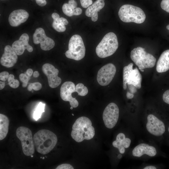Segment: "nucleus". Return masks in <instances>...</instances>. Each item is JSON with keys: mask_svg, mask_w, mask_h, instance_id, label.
Here are the masks:
<instances>
[{"mask_svg": "<svg viewBox=\"0 0 169 169\" xmlns=\"http://www.w3.org/2000/svg\"><path fill=\"white\" fill-rule=\"evenodd\" d=\"M92 125L91 121L88 118L82 116L78 118L72 126V138L78 142L91 139L95 135V129Z\"/></svg>", "mask_w": 169, "mask_h": 169, "instance_id": "obj_1", "label": "nucleus"}, {"mask_svg": "<svg viewBox=\"0 0 169 169\" xmlns=\"http://www.w3.org/2000/svg\"><path fill=\"white\" fill-rule=\"evenodd\" d=\"M34 146L38 152L46 154L55 147L57 142L56 135L47 130L43 129L37 132L33 136Z\"/></svg>", "mask_w": 169, "mask_h": 169, "instance_id": "obj_2", "label": "nucleus"}, {"mask_svg": "<svg viewBox=\"0 0 169 169\" xmlns=\"http://www.w3.org/2000/svg\"><path fill=\"white\" fill-rule=\"evenodd\" d=\"M118 43L116 34L109 32L103 37L96 48L97 55L100 58H105L113 54L117 49Z\"/></svg>", "mask_w": 169, "mask_h": 169, "instance_id": "obj_3", "label": "nucleus"}, {"mask_svg": "<svg viewBox=\"0 0 169 169\" xmlns=\"http://www.w3.org/2000/svg\"><path fill=\"white\" fill-rule=\"evenodd\" d=\"M118 15L120 19L125 23H141L146 16L144 11L139 7L130 4L123 5L120 8Z\"/></svg>", "mask_w": 169, "mask_h": 169, "instance_id": "obj_4", "label": "nucleus"}, {"mask_svg": "<svg viewBox=\"0 0 169 169\" xmlns=\"http://www.w3.org/2000/svg\"><path fill=\"white\" fill-rule=\"evenodd\" d=\"M131 58L142 72L146 68L153 67L156 59L152 54L146 52L141 47L134 49L131 52Z\"/></svg>", "mask_w": 169, "mask_h": 169, "instance_id": "obj_5", "label": "nucleus"}, {"mask_svg": "<svg viewBox=\"0 0 169 169\" xmlns=\"http://www.w3.org/2000/svg\"><path fill=\"white\" fill-rule=\"evenodd\" d=\"M68 50L65 52V56L68 58L79 60L84 56L85 47L81 37L75 34L70 38L68 45Z\"/></svg>", "mask_w": 169, "mask_h": 169, "instance_id": "obj_6", "label": "nucleus"}, {"mask_svg": "<svg viewBox=\"0 0 169 169\" xmlns=\"http://www.w3.org/2000/svg\"><path fill=\"white\" fill-rule=\"evenodd\" d=\"M16 135L21 141L23 153L27 156L32 155L34 152V145L31 131L26 127L20 126L17 129Z\"/></svg>", "mask_w": 169, "mask_h": 169, "instance_id": "obj_7", "label": "nucleus"}, {"mask_svg": "<svg viewBox=\"0 0 169 169\" xmlns=\"http://www.w3.org/2000/svg\"><path fill=\"white\" fill-rule=\"evenodd\" d=\"M133 65L131 63L123 68V88L125 90L126 89L127 85H133L138 89L141 87L142 76L137 68L133 69Z\"/></svg>", "mask_w": 169, "mask_h": 169, "instance_id": "obj_8", "label": "nucleus"}, {"mask_svg": "<svg viewBox=\"0 0 169 169\" xmlns=\"http://www.w3.org/2000/svg\"><path fill=\"white\" fill-rule=\"evenodd\" d=\"M119 110L114 103L109 104L105 108L103 114V119L105 126L112 129L116 125L118 120Z\"/></svg>", "mask_w": 169, "mask_h": 169, "instance_id": "obj_9", "label": "nucleus"}, {"mask_svg": "<svg viewBox=\"0 0 169 169\" xmlns=\"http://www.w3.org/2000/svg\"><path fill=\"white\" fill-rule=\"evenodd\" d=\"M146 128L150 134L156 136H162L165 130L164 123L152 114H149L147 117Z\"/></svg>", "mask_w": 169, "mask_h": 169, "instance_id": "obj_10", "label": "nucleus"}, {"mask_svg": "<svg viewBox=\"0 0 169 169\" xmlns=\"http://www.w3.org/2000/svg\"><path fill=\"white\" fill-rule=\"evenodd\" d=\"M116 72V67L113 64L108 63L104 65L98 72L97 76L98 82L102 86L108 85L113 79Z\"/></svg>", "mask_w": 169, "mask_h": 169, "instance_id": "obj_11", "label": "nucleus"}, {"mask_svg": "<svg viewBox=\"0 0 169 169\" xmlns=\"http://www.w3.org/2000/svg\"><path fill=\"white\" fill-rule=\"evenodd\" d=\"M33 39L34 44H40L41 48L44 51L51 49L55 45L54 40L48 37L46 35L44 29L41 28L36 29L33 35Z\"/></svg>", "mask_w": 169, "mask_h": 169, "instance_id": "obj_12", "label": "nucleus"}, {"mask_svg": "<svg viewBox=\"0 0 169 169\" xmlns=\"http://www.w3.org/2000/svg\"><path fill=\"white\" fill-rule=\"evenodd\" d=\"M75 85L72 82L66 81L62 85L60 89V95L63 100L69 101L70 106L76 108L79 105V102L75 98L72 96L73 93L75 92Z\"/></svg>", "mask_w": 169, "mask_h": 169, "instance_id": "obj_13", "label": "nucleus"}, {"mask_svg": "<svg viewBox=\"0 0 169 169\" xmlns=\"http://www.w3.org/2000/svg\"><path fill=\"white\" fill-rule=\"evenodd\" d=\"M42 70L47 77L49 85L51 88L57 87L61 82V79L58 75L59 73L58 69L52 64L46 63L42 66Z\"/></svg>", "mask_w": 169, "mask_h": 169, "instance_id": "obj_14", "label": "nucleus"}, {"mask_svg": "<svg viewBox=\"0 0 169 169\" xmlns=\"http://www.w3.org/2000/svg\"><path fill=\"white\" fill-rule=\"evenodd\" d=\"M29 37L26 33L23 34L19 40L15 41L12 44V48L17 55H22L25 49L31 52L33 51V47L28 44Z\"/></svg>", "mask_w": 169, "mask_h": 169, "instance_id": "obj_15", "label": "nucleus"}, {"mask_svg": "<svg viewBox=\"0 0 169 169\" xmlns=\"http://www.w3.org/2000/svg\"><path fill=\"white\" fill-rule=\"evenodd\" d=\"M17 55L12 47L9 45H6L0 59L1 64L6 68L12 67L17 62L18 59Z\"/></svg>", "mask_w": 169, "mask_h": 169, "instance_id": "obj_16", "label": "nucleus"}, {"mask_svg": "<svg viewBox=\"0 0 169 169\" xmlns=\"http://www.w3.org/2000/svg\"><path fill=\"white\" fill-rule=\"evenodd\" d=\"M29 16L28 13L24 9L16 10L10 14L8 22L11 26L17 27L25 22L28 18Z\"/></svg>", "mask_w": 169, "mask_h": 169, "instance_id": "obj_17", "label": "nucleus"}, {"mask_svg": "<svg viewBox=\"0 0 169 169\" xmlns=\"http://www.w3.org/2000/svg\"><path fill=\"white\" fill-rule=\"evenodd\" d=\"M156 154L157 151L155 147L144 143L137 145L132 151L133 156L138 157L145 154L153 157Z\"/></svg>", "mask_w": 169, "mask_h": 169, "instance_id": "obj_18", "label": "nucleus"}, {"mask_svg": "<svg viewBox=\"0 0 169 169\" xmlns=\"http://www.w3.org/2000/svg\"><path fill=\"white\" fill-rule=\"evenodd\" d=\"M105 4L104 0H97L86 9V15L91 17L92 21H97L98 19V12L104 7Z\"/></svg>", "mask_w": 169, "mask_h": 169, "instance_id": "obj_19", "label": "nucleus"}, {"mask_svg": "<svg viewBox=\"0 0 169 169\" xmlns=\"http://www.w3.org/2000/svg\"><path fill=\"white\" fill-rule=\"evenodd\" d=\"M131 143V139L128 138H126L123 133H120L117 136L116 140L113 142L112 145L118 148L121 154H124L125 151V148H128Z\"/></svg>", "mask_w": 169, "mask_h": 169, "instance_id": "obj_20", "label": "nucleus"}, {"mask_svg": "<svg viewBox=\"0 0 169 169\" xmlns=\"http://www.w3.org/2000/svg\"><path fill=\"white\" fill-rule=\"evenodd\" d=\"M77 6V3L74 0H69L68 3L63 5L62 10L65 15L69 17L79 15L82 13V11L80 8Z\"/></svg>", "mask_w": 169, "mask_h": 169, "instance_id": "obj_21", "label": "nucleus"}, {"mask_svg": "<svg viewBox=\"0 0 169 169\" xmlns=\"http://www.w3.org/2000/svg\"><path fill=\"white\" fill-rule=\"evenodd\" d=\"M169 69V49L161 54L157 63L156 70L158 73L165 72Z\"/></svg>", "mask_w": 169, "mask_h": 169, "instance_id": "obj_22", "label": "nucleus"}, {"mask_svg": "<svg viewBox=\"0 0 169 169\" xmlns=\"http://www.w3.org/2000/svg\"><path fill=\"white\" fill-rule=\"evenodd\" d=\"M51 16L54 20L52 25L53 28L57 32H64L66 29L65 25L68 24L67 20L63 17L60 18L58 14L56 13H53Z\"/></svg>", "mask_w": 169, "mask_h": 169, "instance_id": "obj_23", "label": "nucleus"}, {"mask_svg": "<svg viewBox=\"0 0 169 169\" xmlns=\"http://www.w3.org/2000/svg\"><path fill=\"white\" fill-rule=\"evenodd\" d=\"M9 121L5 115L0 114V140L3 139L6 137L8 130Z\"/></svg>", "mask_w": 169, "mask_h": 169, "instance_id": "obj_24", "label": "nucleus"}, {"mask_svg": "<svg viewBox=\"0 0 169 169\" xmlns=\"http://www.w3.org/2000/svg\"><path fill=\"white\" fill-rule=\"evenodd\" d=\"M45 104L40 102L36 108L33 113V118L35 120H37L40 118L42 113L44 112V109Z\"/></svg>", "mask_w": 169, "mask_h": 169, "instance_id": "obj_25", "label": "nucleus"}, {"mask_svg": "<svg viewBox=\"0 0 169 169\" xmlns=\"http://www.w3.org/2000/svg\"><path fill=\"white\" fill-rule=\"evenodd\" d=\"M75 92H77L78 95L84 96L88 94V90L83 84L79 83L75 86Z\"/></svg>", "mask_w": 169, "mask_h": 169, "instance_id": "obj_26", "label": "nucleus"}, {"mask_svg": "<svg viewBox=\"0 0 169 169\" xmlns=\"http://www.w3.org/2000/svg\"><path fill=\"white\" fill-rule=\"evenodd\" d=\"M8 80L9 86L13 88H17L19 85L18 80L14 79V76L13 74L9 75Z\"/></svg>", "mask_w": 169, "mask_h": 169, "instance_id": "obj_27", "label": "nucleus"}, {"mask_svg": "<svg viewBox=\"0 0 169 169\" xmlns=\"http://www.w3.org/2000/svg\"><path fill=\"white\" fill-rule=\"evenodd\" d=\"M42 87L41 84L38 82L29 83L27 87V90L28 91H31L33 89L35 91L40 90Z\"/></svg>", "mask_w": 169, "mask_h": 169, "instance_id": "obj_28", "label": "nucleus"}, {"mask_svg": "<svg viewBox=\"0 0 169 169\" xmlns=\"http://www.w3.org/2000/svg\"><path fill=\"white\" fill-rule=\"evenodd\" d=\"M20 80L22 82V86L23 87H26L28 84L30 77L24 73H21L19 75Z\"/></svg>", "mask_w": 169, "mask_h": 169, "instance_id": "obj_29", "label": "nucleus"}, {"mask_svg": "<svg viewBox=\"0 0 169 169\" xmlns=\"http://www.w3.org/2000/svg\"><path fill=\"white\" fill-rule=\"evenodd\" d=\"M161 6L163 10L169 13V0H162Z\"/></svg>", "mask_w": 169, "mask_h": 169, "instance_id": "obj_30", "label": "nucleus"}, {"mask_svg": "<svg viewBox=\"0 0 169 169\" xmlns=\"http://www.w3.org/2000/svg\"><path fill=\"white\" fill-rule=\"evenodd\" d=\"M82 7L86 8L92 4V0H80Z\"/></svg>", "mask_w": 169, "mask_h": 169, "instance_id": "obj_31", "label": "nucleus"}, {"mask_svg": "<svg viewBox=\"0 0 169 169\" xmlns=\"http://www.w3.org/2000/svg\"><path fill=\"white\" fill-rule=\"evenodd\" d=\"M9 73L7 71H3L0 73V79L1 80L5 81L8 80L9 75Z\"/></svg>", "mask_w": 169, "mask_h": 169, "instance_id": "obj_32", "label": "nucleus"}, {"mask_svg": "<svg viewBox=\"0 0 169 169\" xmlns=\"http://www.w3.org/2000/svg\"><path fill=\"white\" fill-rule=\"evenodd\" d=\"M56 169H73L74 168L71 165L68 164H63L58 166Z\"/></svg>", "mask_w": 169, "mask_h": 169, "instance_id": "obj_33", "label": "nucleus"}, {"mask_svg": "<svg viewBox=\"0 0 169 169\" xmlns=\"http://www.w3.org/2000/svg\"><path fill=\"white\" fill-rule=\"evenodd\" d=\"M162 99L165 103L169 104V90L164 92L163 95Z\"/></svg>", "mask_w": 169, "mask_h": 169, "instance_id": "obj_34", "label": "nucleus"}, {"mask_svg": "<svg viewBox=\"0 0 169 169\" xmlns=\"http://www.w3.org/2000/svg\"><path fill=\"white\" fill-rule=\"evenodd\" d=\"M128 85L129 90H130V92H129L133 94L137 91L136 89L137 88L133 85L130 84Z\"/></svg>", "mask_w": 169, "mask_h": 169, "instance_id": "obj_35", "label": "nucleus"}, {"mask_svg": "<svg viewBox=\"0 0 169 169\" xmlns=\"http://www.w3.org/2000/svg\"><path fill=\"white\" fill-rule=\"evenodd\" d=\"M36 3L40 6H44L47 4L46 0H35Z\"/></svg>", "mask_w": 169, "mask_h": 169, "instance_id": "obj_36", "label": "nucleus"}, {"mask_svg": "<svg viewBox=\"0 0 169 169\" xmlns=\"http://www.w3.org/2000/svg\"><path fill=\"white\" fill-rule=\"evenodd\" d=\"M26 73L28 75L31 77L33 74V70L31 69H27Z\"/></svg>", "mask_w": 169, "mask_h": 169, "instance_id": "obj_37", "label": "nucleus"}, {"mask_svg": "<svg viewBox=\"0 0 169 169\" xmlns=\"http://www.w3.org/2000/svg\"><path fill=\"white\" fill-rule=\"evenodd\" d=\"M126 96L128 99H131L134 97V95L133 94H131L128 91L126 93Z\"/></svg>", "mask_w": 169, "mask_h": 169, "instance_id": "obj_38", "label": "nucleus"}, {"mask_svg": "<svg viewBox=\"0 0 169 169\" xmlns=\"http://www.w3.org/2000/svg\"><path fill=\"white\" fill-rule=\"evenodd\" d=\"M144 169H156V167L153 166H147L143 168Z\"/></svg>", "mask_w": 169, "mask_h": 169, "instance_id": "obj_39", "label": "nucleus"}, {"mask_svg": "<svg viewBox=\"0 0 169 169\" xmlns=\"http://www.w3.org/2000/svg\"><path fill=\"white\" fill-rule=\"evenodd\" d=\"M5 86V83L4 82L0 81V90L3 89Z\"/></svg>", "mask_w": 169, "mask_h": 169, "instance_id": "obj_40", "label": "nucleus"}, {"mask_svg": "<svg viewBox=\"0 0 169 169\" xmlns=\"http://www.w3.org/2000/svg\"><path fill=\"white\" fill-rule=\"evenodd\" d=\"M33 76L34 78H37L39 76V73L38 71H35L33 73Z\"/></svg>", "mask_w": 169, "mask_h": 169, "instance_id": "obj_41", "label": "nucleus"}, {"mask_svg": "<svg viewBox=\"0 0 169 169\" xmlns=\"http://www.w3.org/2000/svg\"><path fill=\"white\" fill-rule=\"evenodd\" d=\"M122 155H121V154H119L118 156V158L119 159H120L121 158V157H122Z\"/></svg>", "mask_w": 169, "mask_h": 169, "instance_id": "obj_42", "label": "nucleus"}, {"mask_svg": "<svg viewBox=\"0 0 169 169\" xmlns=\"http://www.w3.org/2000/svg\"><path fill=\"white\" fill-rule=\"evenodd\" d=\"M166 28L167 29L169 30V24L166 26Z\"/></svg>", "mask_w": 169, "mask_h": 169, "instance_id": "obj_43", "label": "nucleus"}, {"mask_svg": "<svg viewBox=\"0 0 169 169\" xmlns=\"http://www.w3.org/2000/svg\"><path fill=\"white\" fill-rule=\"evenodd\" d=\"M73 107L71 106L70 109L72 110V109H73Z\"/></svg>", "mask_w": 169, "mask_h": 169, "instance_id": "obj_44", "label": "nucleus"}, {"mask_svg": "<svg viewBox=\"0 0 169 169\" xmlns=\"http://www.w3.org/2000/svg\"><path fill=\"white\" fill-rule=\"evenodd\" d=\"M168 132H169V127L168 128Z\"/></svg>", "mask_w": 169, "mask_h": 169, "instance_id": "obj_45", "label": "nucleus"}, {"mask_svg": "<svg viewBox=\"0 0 169 169\" xmlns=\"http://www.w3.org/2000/svg\"><path fill=\"white\" fill-rule=\"evenodd\" d=\"M72 115H73V116L74 115L73 114H72Z\"/></svg>", "mask_w": 169, "mask_h": 169, "instance_id": "obj_46", "label": "nucleus"}, {"mask_svg": "<svg viewBox=\"0 0 169 169\" xmlns=\"http://www.w3.org/2000/svg\"></svg>", "mask_w": 169, "mask_h": 169, "instance_id": "obj_47", "label": "nucleus"}]
</instances>
